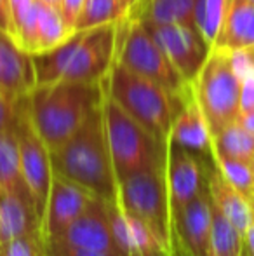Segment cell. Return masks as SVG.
<instances>
[{
	"label": "cell",
	"mask_w": 254,
	"mask_h": 256,
	"mask_svg": "<svg viewBox=\"0 0 254 256\" xmlns=\"http://www.w3.org/2000/svg\"><path fill=\"white\" fill-rule=\"evenodd\" d=\"M31 232H42L33 199L0 188V244Z\"/></svg>",
	"instance_id": "19"
},
{
	"label": "cell",
	"mask_w": 254,
	"mask_h": 256,
	"mask_svg": "<svg viewBox=\"0 0 254 256\" xmlns=\"http://www.w3.org/2000/svg\"><path fill=\"white\" fill-rule=\"evenodd\" d=\"M115 61L180 98H187L192 92V84L181 77L139 18H122L117 24Z\"/></svg>",
	"instance_id": "6"
},
{
	"label": "cell",
	"mask_w": 254,
	"mask_h": 256,
	"mask_svg": "<svg viewBox=\"0 0 254 256\" xmlns=\"http://www.w3.org/2000/svg\"><path fill=\"white\" fill-rule=\"evenodd\" d=\"M56 174L77 183L105 200L117 197V178L110 157L103 124L101 104L91 112L84 124L51 152Z\"/></svg>",
	"instance_id": "3"
},
{
	"label": "cell",
	"mask_w": 254,
	"mask_h": 256,
	"mask_svg": "<svg viewBox=\"0 0 254 256\" xmlns=\"http://www.w3.org/2000/svg\"><path fill=\"white\" fill-rule=\"evenodd\" d=\"M166 182L169 192L171 216L181 211L190 200L207 188V169L199 154L176 143L166 142Z\"/></svg>",
	"instance_id": "11"
},
{
	"label": "cell",
	"mask_w": 254,
	"mask_h": 256,
	"mask_svg": "<svg viewBox=\"0 0 254 256\" xmlns=\"http://www.w3.org/2000/svg\"><path fill=\"white\" fill-rule=\"evenodd\" d=\"M0 188L31 197L30 190L23 180V171H21V155L16 124L0 132Z\"/></svg>",
	"instance_id": "21"
},
{
	"label": "cell",
	"mask_w": 254,
	"mask_h": 256,
	"mask_svg": "<svg viewBox=\"0 0 254 256\" xmlns=\"http://www.w3.org/2000/svg\"><path fill=\"white\" fill-rule=\"evenodd\" d=\"M103 91L162 142H167L174 117L190 96L180 98L157 82L132 74L117 61L103 80Z\"/></svg>",
	"instance_id": "4"
},
{
	"label": "cell",
	"mask_w": 254,
	"mask_h": 256,
	"mask_svg": "<svg viewBox=\"0 0 254 256\" xmlns=\"http://www.w3.org/2000/svg\"><path fill=\"white\" fill-rule=\"evenodd\" d=\"M16 120V103L7 102L3 96H0V132L14 124Z\"/></svg>",
	"instance_id": "33"
},
{
	"label": "cell",
	"mask_w": 254,
	"mask_h": 256,
	"mask_svg": "<svg viewBox=\"0 0 254 256\" xmlns=\"http://www.w3.org/2000/svg\"><path fill=\"white\" fill-rule=\"evenodd\" d=\"M253 166H254V158H253Z\"/></svg>",
	"instance_id": "44"
},
{
	"label": "cell",
	"mask_w": 254,
	"mask_h": 256,
	"mask_svg": "<svg viewBox=\"0 0 254 256\" xmlns=\"http://www.w3.org/2000/svg\"><path fill=\"white\" fill-rule=\"evenodd\" d=\"M213 48L242 51L254 48V2L228 0L223 26Z\"/></svg>",
	"instance_id": "20"
},
{
	"label": "cell",
	"mask_w": 254,
	"mask_h": 256,
	"mask_svg": "<svg viewBox=\"0 0 254 256\" xmlns=\"http://www.w3.org/2000/svg\"><path fill=\"white\" fill-rule=\"evenodd\" d=\"M214 168L220 171V174L227 180L228 183L241 190L242 194L251 197L254 192V166L253 162L239 160V158L221 157V155H213Z\"/></svg>",
	"instance_id": "28"
},
{
	"label": "cell",
	"mask_w": 254,
	"mask_h": 256,
	"mask_svg": "<svg viewBox=\"0 0 254 256\" xmlns=\"http://www.w3.org/2000/svg\"><path fill=\"white\" fill-rule=\"evenodd\" d=\"M254 108V70L241 75V112Z\"/></svg>",
	"instance_id": "31"
},
{
	"label": "cell",
	"mask_w": 254,
	"mask_h": 256,
	"mask_svg": "<svg viewBox=\"0 0 254 256\" xmlns=\"http://www.w3.org/2000/svg\"><path fill=\"white\" fill-rule=\"evenodd\" d=\"M119 6H120V10H122V16L127 18V16H132V14L138 10L139 0H119Z\"/></svg>",
	"instance_id": "38"
},
{
	"label": "cell",
	"mask_w": 254,
	"mask_h": 256,
	"mask_svg": "<svg viewBox=\"0 0 254 256\" xmlns=\"http://www.w3.org/2000/svg\"><path fill=\"white\" fill-rule=\"evenodd\" d=\"M207 190L214 208L244 236L254 220V204L251 197L228 183L214 166L207 169Z\"/></svg>",
	"instance_id": "16"
},
{
	"label": "cell",
	"mask_w": 254,
	"mask_h": 256,
	"mask_svg": "<svg viewBox=\"0 0 254 256\" xmlns=\"http://www.w3.org/2000/svg\"><path fill=\"white\" fill-rule=\"evenodd\" d=\"M167 140L195 154L213 152V134L192 92L174 117Z\"/></svg>",
	"instance_id": "17"
},
{
	"label": "cell",
	"mask_w": 254,
	"mask_h": 256,
	"mask_svg": "<svg viewBox=\"0 0 254 256\" xmlns=\"http://www.w3.org/2000/svg\"><path fill=\"white\" fill-rule=\"evenodd\" d=\"M237 122L244 129H248L251 134H254V108H253V110H248V112H241Z\"/></svg>",
	"instance_id": "36"
},
{
	"label": "cell",
	"mask_w": 254,
	"mask_h": 256,
	"mask_svg": "<svg viewBox=\"0 0 254 256\" xmlns=\"http://www.w3.org/2000/svg\"><path fill=\"white\" fill-rule=\"evenodd\" d=\"M45 253H47V256H108L105 253H99V251L68 246V244H63V242L45 244Z\"/></svg>",
	"instance_id": "30"
},
{
	"label": "cell",
	"mask_w": 254,
	"mask_h": 256,
	"mask_svg": "<svg viewBox=\"0 0 254 256\" xmlns=\"http://www.w3.org/2000/svg\"><path fill=\"white\" fill-rule=\"evenodd\" d=\"M37 2H40V4H45V6L59 7V9H61V4H63V0H37Z\"/></svg>",
	"instance_id": "41"
},
{
	"label": "cell",
	"mask_w": 254,
	"mask_h": 256,
	"mask_svg": "<svg viewBox=\"0 0 254 256\" xmlns=\"http://www.w3.org/2000/svg\"><path fill=\"white\" fill-rule=\"evenodd\" d=\"M251 200H253V204H254V192H253V196H251Z\"/></svg>",
	"instance_id": "42"
},
{
	"label": "cell",
	"mask_w": 254,
	"mask_h": 256,
	"mask_svg": "<svg viewBox=\"0 0 254 256\" xmlns=\"http://www.w3.org/2000/svg\"><path fill=\"white\" fill-rule=\"evenodd\" d=\"M117 24L106 23L91 30L73 32L58 48L31 54L37 84L59 80L103 82L115 63Z\"/></svg>",
	"instance_id": "1"
},
{
	"label": "cell",
	"mask_w": 254,
	"mask_h": 256,
	"mask_svg": "<svg viewBox=\"0 0 254 256\" xmlns=\"http://www.w3.org/2000/svg\"><path fill=\"white\" fill-rule=\"evenodd\" d=\"M92 197L94 196L91 192L54 172L45 214L42 220V236L45 244L58 240L68 230V226L78 218Z\"/></svg>",
	"instance_id": "13"
},
{
	"label": "cell",
	"mask_w": 254,
	"mask_h": 256,
	"mask_svg": "<svg viewBox=\"0 0 254 256\" xmlns=\"http://www.w3.org/2000/svg\"><path fill=\"white\" fill-rule=\"evenodd\" d=\"M244 256H249L248 253H246V248H244Z\"/></svg>",
	"instance_id": "43"
},
{
	"label": "cell",
	"mask_w": 254,
	"mask_h": 256,
	"mask_svg": "<svg viewBox=\"0 0 254 256\" xmlns=\"http://www.w3.org/2000/svg\"><path fill=\"white\" fill-rule=\"evenodd\" d=\"M139 256H171V253L166 250H162V248H157V250H152V251H148V253H143Z\"/></svg>",
	"instance_id": "40"
},
{
	"label": "cell",
	"mask_w": 254,
	"mask_h": 256,
	"mask_svg": "<svg viewBox=\"0 0 254 256\" xmlns=\"http://www.w3.org/2000/svg\"><path fill=\"white\" fill-rule=\"evenodd\" d=\"M115 199L126 211L143 220L160 246L171 253L174 230L164 166L134 172L120 180L117 183Z\"/></svg>",
	"instance_id": "8"
},
{
	"label": "cell",
	"mask_w": 254,
	"mask_h": 256,
	"mask_svg": "<svg viewBox=\"0 0 254 256\" xmlns=\"http://www.w3.org/2000/svg\"><path fill=\"white\" fill-rule=\"evenodd\" d=\"M85 0H63L61 4V12L63 18L66 21V24L75 32V24H77V20L82 12V7H84Z\"/></svg>",
	"instance_id": "32"
},
{
	"label": "cell",
	"mask_w": 254,
	"mask_h": 256,
	"mask_svg": "<svg viewBox=\"0 0 254 256\" xmlns=\"http://www.w3.org/2000/svg\"><path fill=\"white\" fill-rule=\"evenodd\" d=\"M214 206L209 190H204L173 218L174 239H178L193 256H207L213 232ZM173 239V240H174Z\"/></svg>",
	"instance_id": "15"
},
{
	"label": "cell",
	"mask_w": 254,
	"mask_h": 256,
	"mask_svg": "<svg viewBox=\"0 0 254 256\" xmlns=\"http://www.w3.org/2000/svg\"><path fill=\"white\" fill-rule=\"evenodd\" d=\"M35 4V0H9V12H10V24L23 16L28 9Z\"/></svg>",
	"instance_id": "34"
},
{
	"label": "cell",
	"mask_w": 254,
	"mask_h": 256,
	"mask_svg": "<svg viewBox=\"0 0 254 256\" xmlns=\"http://www.w3.org/2000/svg\"><path fill=\"white\" fill-rule=\"evenodd\" d=\"M38 4V52L49 51L68 40L73 30L66 24L59 7Z\"/></svg>",
	"instance_id": "24"
},
{
	"label": "cell",
	"mask_w": 254,
	"mask_h": 256,
	"mask_svg": "<svg viewBox=\"0 0 254 256\" xmlns=\"http://www.w3.org/2000/svg\"><path fill=\"white\" fill-rule=\"evenodd\" d=\"M45 256H47V254H45Z\"/></svg>",
	"instance_id": "46"
},
{
	"label": "cell",
	"mask_w": 254,
	"mask_h": 256,
	"mask_svg": "<svg viewBox=\"0 0 254 256\" xmlns=\"http://www.w3.org/2000/svg\"><path fill=\"white\" fill-rule=\"evenodd\" d=\"M45 240L42 232L14 237L0 244V256H45Z\"/></svg>",
	"instance_id": "29"
},
{
	"label": "cell",
	"mask_w": 254,
	"mask_h": 256,
	"mask_svg": "<svg viewBox=\"0 0 254 256\" xmlns=\"http://www.w3.org/2000/svg\"><path fill=\"white\" fill-rule=\"evenodd\" d=\"M0 30L10 34V12L9 0H0Z\"/></svg>",
	"instance_id": "35"
},
{
	"label": "cell",
	"mask_w": 254,
	"mask_h": 256,
	"mask_svg": "<svg viewBox=\"0 0 254 256\" xmlns=\"http://www.w3.org/2000/svg\"><path fill=\"white\" fill-rule=\"evenodd\" d=\"M207 256H244V236L216 208Z\"/></svg>",
	"instance_id": "25"
},
{
	"label": "cell",
	"mask_w": 254,
	"mask_h": 256,
	"mask_svg": "<svg viewBox=\"0 0 254 256\" xmlns=\"http://www.w3.org/2000/svg\"><path fill=\"white\" fill-rule=\"evenodd\" d=\"M213 155L239 158L253 162L254 158V134L244 129L237 120L228 124L213 136Z\"/></svg>",
	"instance_id": "23"
},
{
	"label": "cell",
	"mask_w": 254,
	"mask_h": 256,
	"mask_svg": "<svg viewBox=\"0 0 254 256\" xmlns=\"http://www.w3.org/2000/svg\"><path fill=\"white\" fill-rule=\"evenodd\" d=\"M108 209L113 236L124 256H139L157 248H162L150 226L138 216L126 211L117 199L108 200Z\"/></svg>",
	"instance_id": "18"
},
{
	"label": "cell",
	"mask_w": 254,
	"mask_h": 256,
	"mask_svg": "<svg viewBox=\"0 0 254 256\" xmlns=\"http://www.w3.org/2000/svg\"><path fill=\"white\" fill-rule=\"evenodd\" d=\"M35 86L33 56L21 49L12 35L0 30V96L17 103L26 98Z\"/></svg>",
	"instance_id": "14"
},
{
	"label": "cell",
	"mask_w": 254,
	"mask_h": 256,
	"mask_svg": "<svg viewBox=\"0 0 254 256\" xmlns=\"http://www.w3.org/2000/svg\"><path fill=\"white\" fill-rule=\"evenodd\" d=\"M103 82L59 80L37 84L24 98L31 124L49 150L63 145L103 102Z\"/></svg>",
	"instance_id": "2"
},
{
	"label": "cell",
	"mask_w": 254,
	"mask_h": 256,
	"mask_svg": "<svg viewBox=\"0 0 254 256\" xmlns=\"http://www.w3.org/2000/svg\"><path fill=\"white\" fill-rule=\"evenodd\" d=\"M227 7L228 0H197L195 4V26L211 48L223 26Z\"/></svg>",
	"instance_id": "26"
},
{
	"label": "cell",
	"mask_w": 254,
	"mask_h": 256,
	"mask_svg": "<svg viewBox=\"0 0 254 256\" xmlns=\"http://www.w3.org/2000/svg\"><path fill=\"white\" fill-rule=\"evenodd\" d=\"M195 4L197 0H145L132 18H139L145 24L181 23L195 26Z\"/></svg>",
	"instance_id": "22"
},
{
	"label": "cell",
	"mask_w": 254,
	"mask_h": 256,
	"mask_svg": "<svg viewBox=\"0 0 254 256\" xmlns=\"http://www.w3.org/2000/svg\"><path fill=\"white\" fill-rule=\"evenodd\" d=\"M171 256H193L183 244L180 242L178 239L173 240V248H171Z\"/></svg>",
	"instance_id": "39"
},
{
	"label": "cell",
	"mask_w": 254,
	"mask_h": 256,
	"mask_svg": "<svg viewBox=\"0 0 254 256\" xmlns=\"http://www.w3.org/2000/svg\"><path fill=\"white\" fill-rule=\"evenodd\" d=\"M101 114L117 183L134 172L164 166L166 142L155 138L106 94Z\"/></svg>",
	"instance_id": "5"
},
{
	"label": "cell",
	"mask_w": 254,
	"mask_h": 256,
	"mask_svg": "<svg viewBox=\"0 0 254 256\" xmlns=\"http://www.w3.org/2000/svg\"><path fill=\"white\" fill-rule=\"evenodd\" d=\"M14 124H16L17 142H19L23 180L30 190V196L33 199L42 223L45 214V206H47L49 190H51L52 178H54L51 150L31 124L24 98L16 103V122Z\"/></svg>",
	"instance_id": "9"
},
{
	"label": "cell",
	"mask_w": 254,
	"mask_h": 256,
	"mask_svg": "<svg viewBox=\"0 0 254 256\" xmlns=\"http://www.w3.org/2000/svg\"><path fill=\"white\" fill-rule=\"evenodd\" d=\"M192 94L213 136L237 120L241 115V77L234 66L232 51L211 48L206 63L192 82Z\"/></svg>",
	"instance_id": "7"
},
{
	"label": "cell",
	"mask_w": 254,
	"mask_h": 256,
	"mask_svg": "<svg viewBox=\"0 0 254 256\" xmlns=\"http://www.w3.org/2000/svg\"><path fill=\"white\" fill-rule=\"evenodd\" d=\"M251 2H254V0H251Z\"/></svg>",
	"instance_id": "45"
},
{
	"label": "cell",
	"mask_w": 254,
	"mask_h": 256,
	"mask_svg": "<svg viewBox=\"0 0 254 256\" xmlns=\"http://www.w3.org/2000/svg\"><path fill=\"white\" fill-rule=\"evenodd\" d=\"M146 28L181 77L192 84L211 52V46L202 37L199 28L181 23L146 24Z\"/></svg>",
	"instance_id": "10"
},
{
	"label": "cell",
	"mask_w": 254,
	"mask_h": 256,
	"mask_svg": "<svg viewBox=\"0 0 254 256\" xmlns=\"http://www.w3.org/2000/svg\"><path fill=\"white\" fill-rule=\"evenodd\" d=\"M54 242L85 248V250L99 251L108 256H124L113 236L108 200L96 196L89 200L85 209L68 226L66 232Z\"/></svg>",
	"instance_id": "12"
},
{
	"label": "cell",
	"mask_w": 254,
	"mask_h": 256,
	"mask_svg": "<svg viewBox=\"0 0 254 256\" xmlns=\"http://www.w3.org/2000/svg\"><path fill=\"white\" fill-rule=\"evenodd\" d=\"M244 248L249 256H254V220L244 234Z\"/></svg>",
	"instance_id": "37"
},
{
	"label": "cell",
	"mask_w": 254,
	"mask_h": 256,
	"mask_svg": "<svg viewBox=\"0 0 254 256\" xmlns=\"http://www.w3.org/2000/svg\"><path fill=\"white\" fill-rule=\"evenodd\" d=\"M122 18L119 0H85L75 24V32L91 30L106 23H119Z\"/></svg>",
	"instance_id": "27"
}]
</instances>
